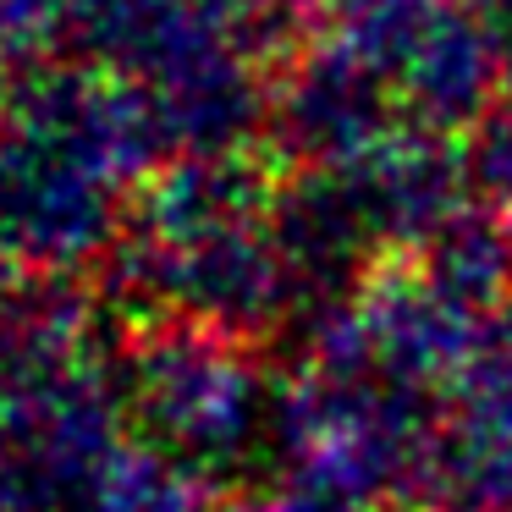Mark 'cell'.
I'll use <instances>...</instances> for the list:
<instances>
[{
    "instance_id": "6da1fadb",
    "label": "cell",
    "mask_w": 512,
    "mask_h": 512,
    "mask_svg": "<svg viewBox=\"0 0 512 512\" xmlns=\"http://www.w3.org/2000/svg\"><path fill=\"white\" fill-rule=\"evenodd\" d=\"M149 138L144 111L122 116L116 94L45 83L0 127V248L28 265L89 254L111 221L122 166Z\"/></svg>"
},
{
    "instance_id": "7a4b0ae2",
    "label": "cell",
    "mask_w": 512,
    "mask_h": 512,
    "mask_svg": "<svg viewBox=\"0 0 512 512\" xmlns=\"http://www.w3.org/2000/svg\"><path fill=\"white\" fill-rule=\"evenodd\" d=\"M138 402L171 452L215 463L254 424V375L237 336L171 325L138 353Z\"/></svg>"
},
{
    "instance_id": "3957f363",
    "label": "cell",
    "mask_w": 512,
    "mask_h": 512,
    "mask_svg": "<svg viewBox=\"0 0 512 512\" xmlns=\"http://www.w3.org/2000/svg\"><path fill=\"white\" fill-rule=\"evenodd\" d=\"M50 12H56V0H0V56H12Z\"/></svg>"
}]
</instances>
